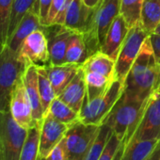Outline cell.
<instances>
[{
	"label": "cell",
	"instance_id": "cell-6",
	"mask_svg": "<svg viewBox=\"0 0 160 160\" xmlns=\"http://www.w3.org/2000/svg\"><path fill=\"white\" fill-rule=\"evenodd\" d=\"M145 139H160V84L151 93L131 138L121 150L132 141Z\"/></svg>",
	"mask_w": 160,
	"mask_h": 160
},
{
	"label": "cell",
	"instance_id": "cell-18",
	"mask_svg": "<svg viewBox=\"0 0 160 160\" xmlns=\"http://www.w3.org/2000/svg\"><path fill=\"white\" fill-rule=\"evenodd\" d=\"M46 71L57 97L62 92L67 85L77 73L81 64L64 63L61 65H45Z\"/></svg>",
	"mask_w": 160,
	"mask_h": 160
},
{
	"label": "cell",
	"instance_id": "cell-26",
	"mask_svg": "<svg viewBox=\"0 0 160 160\" xmlns=\"http://www.w3.org/2000/svg\"><path fill=\"white\" fill-rule=\"evenodd\" d=\"M38 0H13L12 6V14H11V22L9 28L8 39L12 38L14 30L25 17V15L30 12L34 7H36ZM8 41V42H9Z\"/></svg>",
	"mask_w": 160,
	"mask_h": 160
},
{
	"label": "cell",
	"instance_id": "cell-3",
	"mask_svg": "<svg viewBox=\"0 0 160 160\" xmlns=\"http://www.w3.org/2000/svg\"><path fill=\"white\" fill-rule=\"evenodd\" d=\"M28 64L8 45L0 52V112L10 110L12 92Z\"/></svg>",
	"mask_w": 160,
	"mask_h": 160
},
{
	"label": "cell",
	"instance_id": "cell-38",
	"mask_svg": "<svg viewBox=\"0 0 160 160\" xmlns=\"http://www.w3.org/2000/svg\"><path fill=\"white\" fill-rule=\"evenodd\" d=\"M0 160H5L3 151H2V147H1V143H0Z\"/></svg>",
	"mask_w": 160,
	"mask_h": 160
},
{
	"label": "cell",
	"instance_id": "cell-10",
	"mask_svg": "<svg viewBox=\"0 0 160 160\" xmlns=\"http://www.w3.org/2000/svg\"><path fill=\"white\" fill-rule=\"evenodd\" d=\"M69 127L68 124L57 121L50 115H46L42 121L40 131L39 156L45 158L63 139Z\"/></svg>",
	"mask_w": 160,
	"mask_h": 160
},
{
	"label": "cell",
	"instance_id": "cell-31",
	"mask_svg": "<svg viewBox=\"0 0 160 160\" xmlns=\"http://www.w3.org/2000/svg\"><path fill=\"white\" fill-rule=\"evenodd\" d=\"M72 0H53L50 9L46 27L54 25H63L66 12Z\"/></svg>",
	"mask_w": 160,
	"mask_h": 160
},
{
	"label": "cell",
	"instance_id": "cell-40",
	"mask_svg": "<svg viewBox=\"0 0 160 160\" xmlns=\"http://www.w3.org/2000/svg\"><path fill=\"white\" fill-rule=\"evenodd\" d=\"M38 160H44V159H43V158H42V157H40V156H39V158H38Z\"/></svg>",
	"mask_w": 160,
	"mask_h": 160
},
{
	"label": "cell",
	"instance_id": "cell-32",
	"mask_svg": "<svg viewBox=\"0 0 160 160\" xmlns=\"http://www.w3.org/2000/svg\"><path fill=\"white\" fill-rule=\"evenodd\" d=\"M121 145H122V140L112 132L98 160H115L120 152Z\"/></svg>",
	"mask_w": 160,
	"mask_h": 160
},
{
	"label": "cell",
	"instance_id": "cell-4",
	"mask_svg": "<svg viewBox=\"0 0 160 160\" xmlns=\"http://www.w3.org/2000/svg\"><path fill=\"white\" fill-rule=\"evenodd\" d=\"M123 90L124 84L118 79H114L101 96L92 100H87L85 97L79 113L80 121L88 124L101 125L122 95Z\"/></svg>",
	"mask_w": 160,
	"mask_h": 160
},
{
	"label": "cell",
	"instance_id": "cell-5",
	"mask_svg": "<svg viewBox=\"0 0 160 160\" xmlns=\"http://www.w3.org/2000/svg\"><path fill=\"white\" fill-rule=\"evenodd\" d=\"M99 129L100 125L84 123L81 121L72 124L62 139L68 160H83Z\"/></svg>",
	"mask_w": 160,
	"mask_h": 160
},
{
	"label": "cell",
	"instance_id": "cell-19",
	"mask_svg": "<svg viewBox=\"0 0 160 160\" xmlns=\"http://www.w3.org/2000/svg\"><path fill=\"white\" fill-rule=\"evenodd\" d=\"M160 139L136 140L122 149L115 160H146L156 149Z\"/></svg>",
	"mask_w": 160,
	"mask_h": 160
},
{
	"label": "cell",
	"instance_id": "cell-24",
	"mask_svg": "<svg viewBox=\"0 0 160 160\" xmlns=\"http://www.w3.org/2000/svg\"><path fill=\"white\" fill-rule=\"evenodd\" d=\"M37 70H38L39 92H40L43 114L45 117L50 108V105L53 102V100L57 97V94L50 82L45 65H37Z\"/></svg>",
	"mask_w": 160,
	"mask_h": 160
},
{
	"label": "cell",
	"instance_id": "cell-14",
	"mask_svg": "<svg viewBox=\"0 0 160 160\" xmlns=\"http://www.w3.org/2000/svg\"><path fill=\"white\" fill-rule=\"evenodd\" d=\"M87 94V84L85 72L82 66L79 68L77 73L72 81L58 96L64 103L69 105L76 112L80 113L82 105Z\"/></svg>",
	"mask_w": 160,
	"mask_h": 160
},
{
	"label": "cell",
	"instance_id": "cell-37",
	"mask_svg": "<svg viewBox=\"0 0 160 160\" xmlns=\"http://www.w3.org/2000/svg\"><path fill=\"white\" fill-rule=\"evenodd\" d=\"M146 160H160V142L153 152L146 159Z\"/></svg>",
	"mask_w": 160,
	"mask_h": 160
},
{
	"label": "cell",
	"instance_id": "cell-7",
	"mask_svg": "<svg viewBox=\"0 0 160 160\" xmlns=\"http://www.w3.org/2000/svg\"><path fill=\"white\" fill-rule=\"evenodd\" d=\"M28 129L19 125L10 110L0 112V143L5 160H19Z\"/></svg>",
	"mask_w": 160,
	"mask_h": 160
},
{
	"label": "cell",
	"instance_id": "cell-2",
	"mask_svg": "<svg viewBox=\"0 0 160 160\" xmlns=\"http://www.w3.org/2000/svg\"><path fill=\"white\" fill-rule=\"evenodd\" d=\"M146 102H140L122 95L105 120L104 122L122 140L121 147L124 146L131 138L141 118Z\"/></svg>",
	"mask_w": 160,
	"mask_h": 160
},
{
	"label": "cell",
	"instance_id": "cell-1",
	"mask_svg": "<svg viewBox=\"0 0 160 160\" xmlns=\"http://www.w3.org/2000/svg\"><path fill=\"white\" fill-rule=\"evenodd\" d=\"M160 84V65L154 58L148 37L143 42L124 82L122 95L127 98L146 102L151 93Z\"/></svg>",
	"mask_w": 160,
	"mask_h": 160
},
{
	"label": "cell",
	"instance_id": "cell-12",
	"mask_svg": "<svg viewBox=\"0 0 160 160\" xmlns=\"http://www.w3.org/2000/svg\"><path fill=\"white\" fill-rule=\"evenodd\" d=\"M94 12L95 9L88 8L83 0H72L66 12L62 26L73 31L86 33L92 27Z\"/></svg>",
	"mask_w": 160,
	"mask_h": 160
},
{
	"label": "cell",
	"instance_id": "cell-35",
	"mask_svg": "<svg viewBox=\"0 0 160 160\" xmlns=\"http://www.w3.org/2000/svg\"><path fill=\"white\" fill-rule=\"evenodd\" d=\"M149 38H150L152 47L155 61L157 62V64L160 65V35L152 33L149 35Z\"/></svg>",
	"mask_w": 160,
	"mask_h": 160
},
{
	"label": "cell",
	"instance_id": "cell-23",
	"mask_svg": "<svg viewBox=\"0 0 160 160\" xmlns=\"http://www.w3.org/2000/svg\"><path fill=\"white\" fill-rule=\"evenodd\" d=\"M46 115H50L57 121L68 124L69 126L80 121L79 113L58 97H56L53 100Z\"/></svg>",
	"mask_w": 160,
	"mask_h": 160
},
{
	"label": "cell",
	"instance_id": "cell-22",
	"mask_svg": "<svg viewBox=\"0 0 160 160\" xmlns=\"http://www.w3.org/2000/svg\"><path fill=\"white\" fill-rule=\"evenodd\" d=\"M160 23V0H143L140 13V24L152 34Z\"/></svg>",
	"mask_w": 160,
	"mask_h": 160
},
{
	"label": "cell",
	"instance_id": "cell-17",
	"mask_svg": "<svg viewBox=\"0 0 160 160\" xmlns=\"http://www.w3.org/2000/svg\"><path fill=\"white\" fill-rule=\"evenodd\" d=\"M41 28H43V27L41 25L39 14L34 9H32L25 15V17L14 30L12 38L8 42V46L12 51L19 53V50L28 36H29L35 30Z\"/></svg>",
	"mask_w": 160,
	"mask_h": 160
},
{
	"label": "cell",
	"instance_id": "cell-13",
	"mask_svg": "<svg viewBox=\"0 0 160 160\" xmlns=\"http://www.w3.org/2000/svg\"><path fill=\"white\" fill-rule=\"evenodd\" d=\"M23 82L25 89L29 99L31 108H32V118L34 124L42 125L44 119V114L42 110L39 83H38V70L37 65L33 63H28L23 73Z\"/></svg>",
	"mask_w": 160,
	"mask_h": 160
},
{
	"label": "cell",
	"instance_id": "cell-36",
	"mask_svg": "<svg viewBox=\"0 0 160 160\" xmlns=\"http://www.w3.org/2000/svg\"><path fill=\"white\" fill-rule=\"evenodd\" d=\"M83 2L85 3V5L90 8V9H96L100 3L102 2V0H83Z\"/></svg>",
	"mask_w": 160,
	"mask_h": 160
},
{
	"label": "cell",
	"instance_id": "cell-15",
	"mask_svg": "<svg viewBox=\"0 0 160 160\" xmlns=\"http://www.w3.org/2000/svg\"><path fill=\"white\" fill-rule=\"evenodd\" d=\"M129 29L123 17L119 14L108 29L105 42L101 46V51L116 61Z\"/></svg>",
	"mask_w": 160,
	"mask_h": 160
},
{
	"label": "cell",
	"instance_id": "cell-25",
	"mask_svg": "<svg viewBox=\"0 0 160 160\" xmlns=\"http://www.w3.org/2000/svg\"><path fill=\"white\" fill-rule=\"evenodd\" d=\"M85 76L87 84V100H92L104 94L113 81L96 72H85Z\"/></svg>",
	"mask_w": 160,
	"mask_h": 160
},
{
	"label": "cell",
	"instance_id": "cell-34",
	"mask_svg": "<svg viewBox=\"0 0 160 160\" xmlns=\"http://www.w3.org/2000/svg\"><path fill=\"white\" fill-rule=\"evenodd\" d=\"M43 159L44 160H68L67 153H66V151L64 149L62 140Z\"/></svg>",
	"mask_w": 160,
	"mask_h": 160
},
{
	"label": "cell",
	"instance_id": "cell-20",
	"mask_svg": "<svg viewBox=\"0 0 160 160\" xmlns=\"http://www.w3.org/2000/svg\"><path fill=\"white\" fill-rule=\"evenodd\" d=\"M115 62V60L110 58L102 51H98L95 54L88 57L81 66L85 72H96L107 76L110 80H114Z\"/></svg>",
	"mask_w": 160,
	"mask_h": 160
},
{
	"label": "cell",
	"instance_id": "cell-21",
	"mask_svg": "<svg viewBox=\"0 0 160 160\" xmlns=\"http://www.w3.org/2000/svg\"><path fill=\"white\" fill-rule=\"evenodd\" d=\"M87 57V45L83 33L74 31L68 42L65 63L82 64Z\"/></svg>",
	"mask_w": 160,
	"mask_h": 160
},
{
	"label": "cell",
	"instance_id": "cell-27",
	"mask_svg": "<svg viewBox=\"0 0 160 160\" xmlns=\"http://www.w3.org/2000/svg\"><path fill=\"white\" fill-rule=\"evenodd\" d=\"M142 4L143 0H120V14L129 28L140 22Z\"/></svg>",
	"mask_w": 160,
	"mask_h": 160
},
{
	"label": "cell",
	"instance_id": "cell-28",
	"mask_svg": "<svg viewBox=\"0 0 160 160\" xmlns=\"http://www.w3.org/2000/svg\"><path fill=\"white\" fill-rule=\"evenodd\" d=\"M42 125H34L28 129V138L23 147L19 160H38L40 131Z\"/></svg>",
	"mask_w": 160,
	"mask_h": 160
},
{
	"label": "cell",
	"instance_id": "cell-9",
	"mask_svg": "<svg viewBox=\"0 0 160 160\" xmlns=\"http://www.w3.org/2000/svg\"><path fill=\"white\" fill-rule=\"evenodd\" d=\"M19 55L28 63L36 65L49 63L48 39L43 28L37 29L28 36L19 50Z\"/></svg>",
	"mask_w": 160,
	"mask_h": 160
},
{
	"label": "cell",
	"instance_id": "cell-16",
	"mask_svg": "<svg viewBox=\"0 0 160 160\" xmlns=\"http://www.w3.org/2000/svg\"><path fill=\"white\" fill-rule=\"evenodd\" d=\"M74 31L62 25H58V29L47 37L49 47V64L61 65L65 63V55L71 36Z\"/></svg>",
	"mask_w": 160,
	"mask_h": 160
},
{
	"label": "cell",
	"instance_id": "cell-39",
	"mask_svg": "<svg viewBox=\"0 0 160 160\" xmlns=\"http://www.w3.org/2000/svg\"><path fill=\"white\" fill-rule=\"evenodd\" d=\"M153 33H155V34H158V35H160V23H159V25L157 26V28H155V30H154V32Z\"/></svg>",
	"mask_w": 160,
	"mask_h": 160
},
{
	"label": "cell",
	"instance_id": "cell-30",
	"mask_svg": "<svg viewBox=\"0 0 160 160\" xmlns=\"http://www.w3.org/2000/svg\"><path fill=\"white\" fill-rule=\"evenodd\" d=\"M13 0H0V52L8 45V34Z\"/></svg>",
	"mask_w": 160,
	"mask_h": 160
},
{
	"label": "cell",
	"instance_id": "cell-8",
	"mask_svg": "<svg viewBox=\"0 0 160 160\" xmlns=\"http://www.w3.org/2000/svg\"><path fill=\"white\" fill-rule=\"evenodd\" d=\"M149 35L140 22L129 29L115 62V79L120 80L124 84L129 71Z\"/></svg>",
	"mask_w": 160,
	"mask_h": 160
},
{
	"label": "cell",
	"instance_id": "cell-33",
	"mask_svg": "<svg viewBox=\"0 0 160 160\" xmlns=\"http://www.w3.org/2000/svg\"><path fill=\"white\" fill-rule=\"evenodd\" d=\"M52 4H53V0H38V2H37L35 11L39 14L41 25L42 27H46L47 18H48V14L52 7Z\"/></svg>",
	"mask_w": 160,
	"mask_h": 160
},
{
	"label": "cell",
	"instance_id": "cell-29",
	"mask_svg": "<svg viewBox=\"0 0 160 160\" xmlns=\"http://www.w3.org/2000/svg\"><path fill=\"white\" fill-rule=\"evenodd\" d=\"M112 132L113 131L107 123H105V122L102 123L100 125L98 135L96 136L94 141L92 142L91 148L89 149V151L83 160H98L99 157L101 156Z\"/></svg>",
	"mask_w": 160,
	"mask_h": 160
},
{
	"label": "cell",
	"instance_id": "cell-11",
	"mask_svg": "<svg viewBox=\"0 0 160 160\" xmlns=\"http://www.w3.org/2000/svg\"><path fill=\"white\" fill-rule=\"evenodd\" d=\"M10 112L15 122L24 128L29 129L36 125L32 118V108L28 97L23 78L15 85L10 102Z\"/></svg>",
	"mask_w": 160,
	"mask_h": 160
}]
</instances>
